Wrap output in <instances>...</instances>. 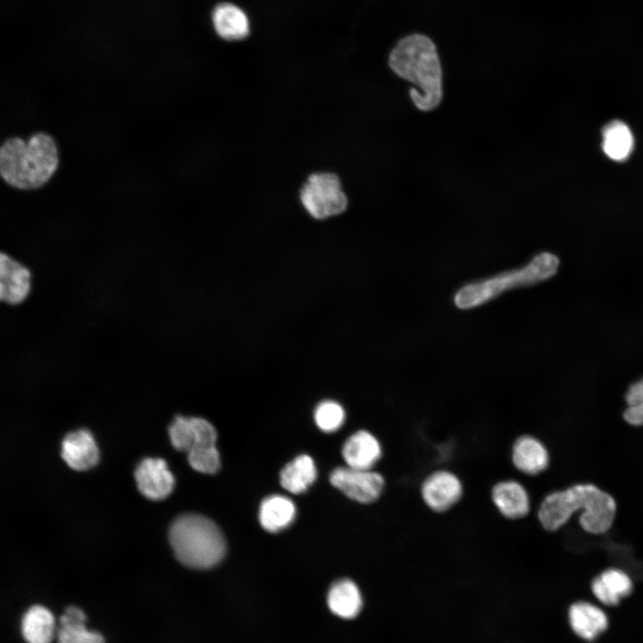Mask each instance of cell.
<instances>
[{
  "instance_id": "cell-12",
  "label": "cell",
  "mask_w": 643,
  "mask_h": 643,
  "mask_svg": "<svg viewBox=\"0 0 643 643\" xmlns=\"http://www.w3.org/2000/svg\"><path fill=\"white\" fill-rule=\"evenodd\" d=\"M491 501L504 517L522 519L530 511V497L527 489L518 480H502L490 491Z\"/></svg>"
},
{
  "instance_id": "cell-20",
  "label": "cell",
  "mask_w": 643,
  "mask_h": 643,
  "mask_svg": "<svg viewBox=\"0 0 643 643\" xmlns=\"http://www.w3.org/2000/svg\"><path fill=\"white\" fill-rule=\"evenodd\" d=\"M21 631L28 643H51L55 632L54 615L45 606L33 605L23 615Z\"/></svg>"
},
{
  "instance_id": "cell-15",
  "label": "cell",
  "mask_w": 643,
  "mask_h": 643,
  "mask_svg": "<svg viewBox=\"0 0 643 643\" xmlns=\"http://www.w3.org/2000/svg\"><path fill=\"white\" fill-rule=\"evenodd\" d=\"M569 622L578 636L589 641L599 636L608 625L605 614L587 602H577L570 607Z\"/></svg>"
},
{
  "instance_id": "cell-4",
  "label": "cell",
  "mask_w": 643,
  "mask_h": 643,
  "mask_svg": "<svg viewBox=\"0 0 643 643\" xmlns=\"http://www.w3.org/2000/svg\"><path fill=\"white\" fill-rule=\"evenodd\" d=\"M169 540L177 559L194 569L217 564L226 552L220 528L205 516L187 514L177 517L169 529Z\"/></svg>"
},
{
  "instance_id": "cell-16",
  "label": "cell",
  "mask_w": 643,
  "mask_h": 643,
  "mask_svg": "<svg viewBox=\"0 0 643 643\" xmlns=\"http://www.w3.org/2000/svg\"><path fill=\"white\" fill-rule=\"evenodd\" d=\"M213 23L218 35L225 39H240L249 34L250 25L246 13L231 3H221L213 9Z\"/></svg>"
},
{
  "instance_id": "cell-24",
  "label": "cell",
  "mask_w": 643,
  "mask_h": 643,
  "mask_svg": "<svg viewBox=\"0 0 643 643\" xmlns=\"http://www.w3.org/2000/svg\"><path fill=\"white\" fill-rule=\"evenodd\" d=\"M188 460L193 469L206 474L217 472L221 466L215 446H194L188 452Z\"/></svg>"
},
{
  "instance_id": "cell-21",
  "label": "cell",
  "mask_w": 643,
  "mask_h": 643,
  "mask_svg": "<svg viewBox=\"0 0 643 643\" xmlns=\"http://www.w3.org/2000/svg\"><path fill=\"white\" fill-rule=\"evenodd\" d=\"M316 473L313 460L309 455H301L281 470L280 483L288 491L300 494L313 483Z\"/></svg>"
},
{
  "instance_id": "cell-23",
  "label": "cell",
  "mask_w": 643,
  "mask_h": 643,
  "mask_svg": "<svg viewBox=\"0 0 643 643\" xmlns=\"http://www.w3.org/2000/svg\"><path fill=\"white\" fill-rule=\"evenodd\" d=\"M59 622L58 643H104L99 632L87 630L86 618L63 614Z\"/></svg>"
},
{
  "instance_id": "cell-19",
  "label": "cell",
  "mask_w": 643,
  "mask_h": 643,
  "mask_svg": "<svg viewBox=\"0 0 643 643\" xmlns=\"http://www.w3.org/2000/svg\"><path fill=\"white\" fill-rule=\"evenodd\" d=\"M328 605L336 615L344 619H352L358 615L362 608L361 592L352 580H340L330 589Z\"/></svg>"
},
{
  "instance_id": "cell-17",
  "label": "cell",
  "mask_w": 643,
  "mask_h": 643,
  "mask_svg": "<svg viewBox=\"0 0 643 643\" xmlns=\"http://www.w3.org/2000/svg\"><path fill=\"white\" fill-rule=\"evenodd\" d=\"M296 515L294 503L280 495H272L263 500L259 520L263 529L278 532L292 523Z\"/></svg>"
},
{
  "instance_id": "cell-13",
  "label": "cell",
  "mask_w": 643,
  "mask_h": 643,
  "mask_svg": "<svg viewBox=\"0 0 643 643\" xmlns=\"http://www.w3.org/2000/svg\"><path fill=\"white\" fill-rule=\"evenodd\" d=\"M342 455L348 467L372 470L382 456V447L372 433L360 430L346 440Z\"/></svg>"
},
{
  "instance_id": "cell-2",
  "label": "cell",
  "mask_w": 643,
  "mask_h": 643,
  "mask_svg": "<svg viewBox=\"0 0 643 643\" xmlns=\"http://www.w3.org/2000/svg\"><path fill=\"white\" fill-rule=\"evenodd\" d=\"M388 66L400 78L420 88L409 89L415 106L423 112L437 108L443 97L442 68L432 39L421 33L405 36L388 55Z\"/></svg>"
},
{
  "instance_id": "cell-7",
  "label": "cell",
  "mask_w": 643,
  "mask_h": 643,
  "mask_svg": "<svg viewBox=\"0 0 643 643\" xmlns=\"http://www.w3.org/2000/svg\"><path fill=\"white\" fill-rule=\"evenodd\" d=\"M330 480L347 497L361 504L374 503L385 488V478L380 472L348 466L335 469Z\"/></svg>"
},
{
  "instance_id": "cell-5",
  "label": "cell",
  "mask_w": 643,
  "mask_h": 643,
  "mask_svg": "<svg viewBox=\"0 0 643 643\" xmlns=\"http://www.w3.org/2000/svg\"><path fill=\"white\" fill-rule=\"evenodd\" d=\"M558 267L559 259L556 255L549 252L539 253L522 268L462 287L455 295L454 303L460 309L481 305L506 290L545 281L557 272Z\"/></svg>"
},
{
  "instance_id": "cell-26",
  "label": "cell",
  "mask_w": 643,
  "mask_h": 643,
  "mask_svg": "<svg viewBox=\"0 0 643 643\" xmlns=\"http://www.w3.org/2000/svg\"><path fill=\"white\" fill-rule=\"evenodd\" d=\"M169 436L174 448L188 452L194 446V432L190 418L177 415L171 422Z\"/></svg>"
},
{
  "instance_id": "cell-14",
  "label": "cell",
  "mask_w": 643,
  "mask_h": 643,
  "mask_svg": "<svg viewBox=\"0 0 643 643\" xmlns=\"http://www.w3.org/2000/svg\"><path fill=\"white\" fill-rule=\"evenodd\" d=\"M61 455L75 471L88 470L94 467L99 459L97 447L87 430L67 434L62 442Z\"/></svg>"
},
{
  "instance_id": "cell-28",
  "label": "cell",
  "mask_w": 643,
  "mask_h": 643,
  "mask_svg": "<svg viewBox=\"0 0 643 643\" xmlns=\"http://www.w3.org/2000/svg\"><path fill=\"white\" fill-rule=\"evenodd\" d=\"M623 398L627 405H643V377L628 387Z\"/></svg>"
},
{
  "instance_id": "cell-3",
  "label": "cell",
  "mask_w": 643,
  "mask_h": 643,
  "mask_svg": "<svg viewBox=\"0 0 643 643\" xmlns=\"http://www.w3.org/2000/svg\"><path fill=\"white\" fill-rule=\"evenodd\" d=\"M58 165L54 139L46 132H37L25 141L9 138L0 147V174L10 186L35 189L43 186Z\"/></svg>"
},
{
  "instance_id": "cell-22",
  "label": "cell",
  "mask_w": 643,
  "mask_h": 643,
  "mask_svg": "<svg viewBox=\"0 0 643 643\" xmlns=\"http://www.w3.org/2000/svg\"><path fill=\"white\" fill-rule=\"evenodd\" d=\"M633 147V137L628 126L619 121L606 125L603 131V149L615 161L626 159Z\"/></svg>"
},
{
  "instance_id": "cell-6",
  "label": "cell",
  "mask_w": 643,
  "mask_h": 643,
  "mask_svg": "<svg viewBox=\"0 0 643 643\" xmlns=\"http://www.w3.org/2000/svg\"><path fill=\"white\" fill-rule=\"evenodd\" d=\"M299 200L305 213L320 222L342 215L349 204L339 177L328 171L311 174L300 188Z\"/></svg>"
},
{
  "instance_id": "cell-29",
  "label": "cell",
  "mask_w": 643,
  "mask_h": 643,
  "mask_svg": "<svg viewBox=\"0 0 643 643\" xmlns=\"http://www.w3.org/2000/svg\"><path fill=\"white\" fill-rule=\"evenodd\" d=\"M622 420L632 427L643 426V405H627L622 413Z\"/></svg>"
},
{
  "instance_id": "cell-11",
  "label": "cell",
  "mask_w": 643,
  "mask_h": 643,
  "mask_svg": "<svg viewBox=\"0 0 643 643\" xmlns=\"http://www.w3.org/2000/svg\"><path fill=\"white\" fill-rule=\"evenodd\" d=\"M511 461L520 472L528 476H537L548 468L550 454L539 438L524 434L514 441L511 447Z\"/></svg>"
},
{
  "instance_id": "cell-18",
  "label": "cell",
  "mask_w": 643,
  "mask_h": 643,
  "mask_svg": "<svg viewBox=\"0 0 643 643\" xmlns=\"http://www.w3.org/2000/svg\"><path fill=\"white\" fill-rule=\"evenodd\" d=\"M591 588L600 602L606 605H616L622 597L630 594L632 583L625 572L610 569L596 578Z\"/></svg>"
},
{
  "instance_id": "cell-8",
  "label": "cell",
  "mask_w": 643,
  "mask_h": 643,
  "mask_svg": "<svg viewBox=\"0 0 643 643\" xmlns=\"http://www.w3.org/2000/svg\"><path fill=\"white\" fill-rule=\"evenodd\" d=\"M421 497L425 505L435 513H445L462 499L463 485L450 470L439 469L429 473L421 484Z\"/></svg>"
},
{
  "instance_id": "cell-9",
  "label": "cell",
  "mask_w": 643,
  "mask_h": 643,
  "mask_svg": "<svg viewBox=\"0 0 643 643\" xmlns=\"http://www.w3.org/2000/svg\"><path fill=\"white\" fill-rule=\"evenodd\" d=\"M31 289L30 271L11 257L8 254H0V300L9 305L23 303Z\"/></svg>"
},
{
  "instance_id": "cell-10",
  "label": "cell",
  "mask_w": 643,
  "mask_h": 643,
  "mask_svg": "<svg viewBox=\"0 0 643 643\" xmlns=\"http://www.w3.org/2000/svg\"><path fill=\"white\" fill-rule=\"evenodd\" d=\"M135 480L140 493L154 501L167 497L174 486V478L161 458L143 459L135 470Z\"/></svg>"
},
{
  "instance_id": "cell-1",
  "label": "cell",
  "mask_w": 643,
  "mask_h": 643,
  "mask_svg": "<svg viewBox=\"0 0 643 643\" xmlns=\"http://www.w3.org/2000/svg\"><path fill=\"white\" fill-rule=\"evenodd\" d=\"M580 527L588 533L600 535L609 530L615 520L614 497L591 482H578L547 493L539 505L537 517L547 531L564 526L575 512Z\"/></svg>"
},
{
  "instance_id": "cell-27",
  "label": "cell",
  "mask_w": 643,
  "mask_h": 643,
  "mask_svg": "<svg viewBox=\"0 0 643 643\" xmlns=\"http://www.w3.org/2000/svg\"><path fill=\"white\" fill-rule=\"evenodd\" d=\"M190 421L194 432V446H215L217 433L214 427L203 418L192 417Z\"/></svg>"
},
{
  "instance_id": "cell-25",
  "label": "cell",
  "mask_w": 643,
  "mask_h": 643,
  "mask_svg": "<svg viewBox=\"0 0 643 643\" xmlns=\"http://www.w3.org/2000/svg\"><path fill=\"white\" fill-rule=\"evenodd\" d=\"M314 419L317 426L323 431L338 430L345 421L343 407L334 401L322 402L315 409Z\"/></svg>"
}]
</instances>
